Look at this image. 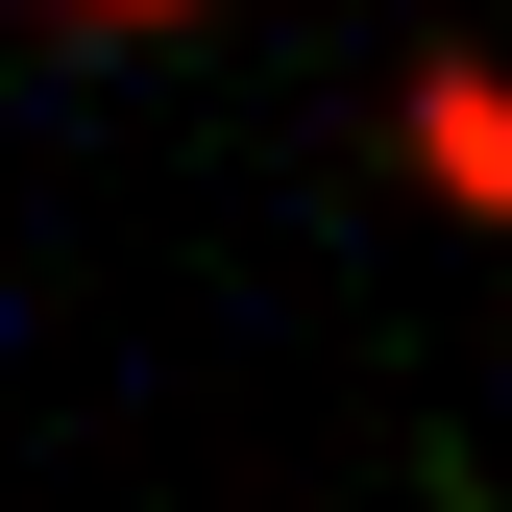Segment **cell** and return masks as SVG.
Listing matches in <instances>:
<instances>
[{
    "mask_svg": "<svg viewBox=\"0 0 512 512\" xmlns=\"http://www.w3.org/2000/svg\"><path fill=\"white\" fill-rule=\"evenodd\" d=\"M391 147H415L439 220H512V74H488V49H415V74H391Z\"/></svg>",
    "mask_w": 512,
    "mask_h": 512,
    "instance_id": "1",
    "label": "cell"
},
{
    "mask_svg": "<svg viewBox=\"0 0 512 512\" xmlns=\"http://www.w3.org/2000/svg\"><path fill=\"white\" fill-rule=\"evenodd\" d=\"M49 25H196V0H49Z\"/></svg>",
    "mask_w": 512,
    "mask_h": 512,
    "instance_id": "2",
    "label": "cell"
}]
</instances>
